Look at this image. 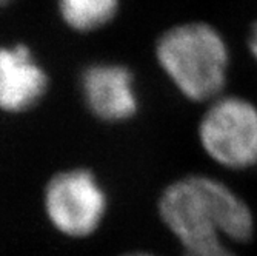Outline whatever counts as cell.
I'll list each match as a JSON object with an SVG mask.
<instances>
[{
	"mask_svg": "<svg viewBox=\"0 0 257 256\" xmlns=\"http://www.w3.org/2000/svg\"><path fill=\"white\" fill-rule=\"evenodd\" d=\"M157 212L183 248L243 244L255 231L249 204L228 184L208 175H188L168 184L159 196Z\"/></svg>",
	"mask_w": 257,
	"mask_h": 256,
	"instance_id": "cell-1",
	"label": "cell"
},
{
	"mask_svg": "<svg viewBox=\"0 0 257 256\" xmlns=\"http://www.w3.org/2000/svg\"><path fill=\"white\" fill-rule=\"evenodd\" d=\"M154 56L185 99L209 104L223 95L231 53L216 27L202 20L173 25L157 37Z\"/></svg>",
	"mask_w": 257,
	"mask_h": 256,
	"instance_id": "cell-2",
	"label": "cell"
},
{
	"mask_svg": "<svg viewBox=\"0 0 257 256\" xmlns=\"http://www.w3.org/2000/svg\"><path fill=\"white\" fill-rule=\"evenodd\" d=\"M42 207L48 224L68 239L94 236L103 225L109 198L96 173L83 167L65 168L46 182Z\"/></svg>",
	"mask_w": 257,
	"mask_h": 256,
	"instance_id": "cell-3",
	"label": "cell"
},
{
	"mask_svg": "<svg viewBox=\"0 0 257 256\" xmlns=\"http://www.w3.org/2000/svg\"><path fill=\"white\" fill-rule=\"evenodd\" d=\"M197 139L203 153L225 170L255 167L257 105L237 95H222L203 111Z\"/></svg>",
	"mask_w": 257,
	"mask_h": 256,
	"instance_id": "cell-4",
	"label": "cell"
},
{
	"mask_svg": "<svg viewBox=\"0 0 257 256\" xmlns=\"http://www.w3.org/2000/svg\"><path fill=\"white\" fill-rule=\"evenodd\" d=\"M79 88L83 105L105 124L128 122L140 108L136 76L131 68L112 60L88 63L80 73Z\"/></svg>",
	"mask_w": 257,
	"mask_h": 256,
	"instance_id": "cell-5",
	"label": "cell"
},
{
	"mask_svg": "<svg viewBox=\"0 0 257 256\" xmlns=\"http://www.w3.org/2000/svg\"><path fill=\"white\" fill-rule=\"evenodd\" d=\"M50 74L34 50L23 42L0 45V111L23 114L43 102Z\"/></svg>",
	"mask_w": 257,
	"mask_h": 256,
	"instance_id": "cell-6",
	"label": "cell"
},
{
	"mask_svg": "<svg viewBox=\"0 0 257 256\" xmlns=\"http://www.w3.org/2000/svg\"><path fill=\"white\" fill-rule=\"evenodd\" d=\"M122 0H56L59 19L73 33L91 34L119 16Z\"/></svg>",
	"mask_w": 257,
	"mask_h": 256,
	"instance_id": "cell-7",
	"label": "cell"
},
{
	"mask_svg": "<svg viewBox=\"0 0 257 256\" xmlns=\"http://www.w3.org/2000/svg\"><path fill=\"white\" fill-rule=\"evenodd\" d=\"M183 256H237L228 242H209L183 248Z\"/></svg>",
	"mask_w": 257,
	"mask_h": 256,
	"instance_id": "cell-8",
	"label": "cell"
},
{
	"mask_svg": "<svg viewBox=\"0 0 257 256\" xmlns=\"http://www.w3.org/2000/svg\"><path fill=\"white\" fill-rule=\"evenodd\" d=\"M248 50L252 59L257 62V20L254 22V25L249 31V36H248Z\"/></svg>",
	"mask_w": 257,
	"mask_h": 256,
	"instance_id": "cell-9",
	"label": "cell"
},
{
	"mask_svg": "<svg viewBox=\"0 0 257 256\" xmlns=\"http://www.w3.org/2000/svg\"><path fill=\"white\" fill-rule=\"evenodd\" d=\"M122 256H159V254L151 253V251H145V250H136V251H128Z\"/></svg>",
	"mask_w": 257,
	"mask_h": 256,
	"instance_id": "cell-10",
	"label": "cell"
},
{
	"mask_svg": "<svg viewBox=\"0 0 257 256\" xmlns=\"http://www.w3.org/2000/svg\"><path fill=\"white\" fill-rule=\"evenodd\" d=\"M14 2V0H0V8H5L8 5H11Z\"/></svg>",
	"mask_w": 257,
	"mask_h": 256,
	"instance_id": "cell-11",
	"label": "cell"
}]
</instances>
